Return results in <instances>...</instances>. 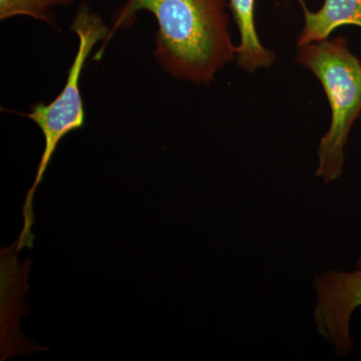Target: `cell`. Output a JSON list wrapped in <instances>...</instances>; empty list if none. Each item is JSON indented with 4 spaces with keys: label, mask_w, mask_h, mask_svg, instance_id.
Listing matches in <instances>:
<instances>
[{
    "label": "cell",
    "mask_w": 361,
    "mask_h": 361,
    "mask_svg": "<svg viewBox=\"0 0 361 361\" xmlns=\"http://www.w3.org/2000/svg\"><path fill=\"white\" fill-rule=\"evenodd\" d=\"M73 0H0V20H6L16 16H30L56 27V16L51 8L66 6Z\"/></svg>",
    "instance_id": "obj_7"
},
{
    "label": "cell",
    "mask_w": 361,
    "mask_h": 361,
    "mask_svg": "<svg viewBox=\"0 0 361 361\" xmlns=\"http://www.w3.org/2000/svg\"><path fill=\"white\" fill-rule=\"evenodd\" d=\"M302 7L304 27L297 39V47L329 39L330 35L344 25L361 27V0H324L318 11H310L304 0H297Z\"/></svg>",
    "instance_id": "obj_5"
},
{
    "label": "cell",
    "mask_w": 361,
    "mask_h": 361,
    "mask_svg": "<svg viewBox=\"0 0 361 361\" xmlns=\"http://www.w3.org/2000/svg\"><path fill=\"white\" fill-rule=\"evenodd\" d=\"M298 49L297 61L319 80L331 110L329 129L318 147L316 176L325 183L334 182L342 174L344 147L361 114V61L343 37Z\"/></svg>",
    "instance_id": "obj_3"
},
{
    "label": "cell",
    "mask_w": 361,
    "mask_h": 361,
    "mask_svg": "<svg viewBox=\"0 0 361 361\" xmlns=\"http://www.w3.org/2000/svg\"><path fill=\"white\" fill-rule=\"evenodd\" d=\"M227 6V0H125L94 59H101L116 32L132 27L137 13L146 11L158 23L154 54L161 68L178 80L211 84L236 59Z\"/></svg>",
    "instance_id": "obj_1"
},
{
    "label": "cell",
    "mask_w": 361,
    "mask_h": 361,
    "mask_svg": "<svg viewBox=\"0 0 361 361\" xmlns=\"http://www.w3.org/2000/svg\"><path fill=\"white\" fill-rule=\"evenodd\" d=\"M255 4L256 0H229L228 2L240 33V44L236 49L237 65L250 73L258 68H270L276 61V54L266 49L259 39Z\"/></svg>",
    "instance_id": "obj_6"
},
{
    "label": "cell",
    "mask_w": 361,
    "mask_h": 361,
    "mask_svg": "<svg viewBox=\"0 0 361 361\" xmlns=\"http://www.w3.org/2000/svg\"><path fill=\"white\" fill-rule=\"evenodd\" d=\"M318 303L314 312L318 332L334 344L339 355L353 348L349 334L351 314L361 306V258L351 273L326 271L316 277Z\"/></svg>",
    "instance_id": "obj_4"
},
{
    "label": "cell",
    "mask_w": 361,
    "mask_h": 361,
    "mask_svg": "<svg viewBox=\"0 0 361 361\" xmlns=\"http://www.w3.org/2000/svg\"><path fill=\"white\" fill-rule=\"evenodd\" d=\"M70 27L78 35V47L68 71L65 87L51 103L33 104L26 114V116L37 123L42 130L44 137V149L35 180L26 194L23 204V227L18 238V251L23 248H32L35 243L32 233L35 221L33 199L58 149L59 142L71 132L84 128L85 113L80 94V77L90 52L99 42H103V44L106 42L111 30L104 23L102 16L92 11L85 2L78 6V13L71 21Z\"/></svg>",
    "instance_id": "obj_2"
}]
</instances>
